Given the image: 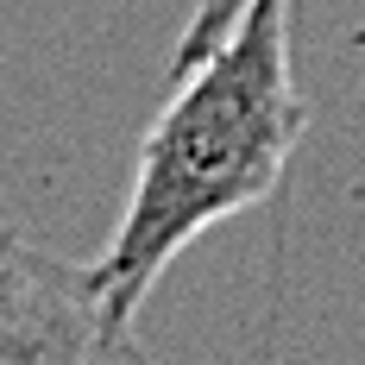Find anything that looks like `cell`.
<instances>
[{"label": "cell", "mask_w": 365, "mask_h": 365, "mask_svg": "<svg viewBox=\"0 0 365 365\" xmlns=\"http://www.w3.org/2000/svg\"><path fill=\"white\" fill-rule=\"evenodd\" d=\"M170 82L177 88L139 145L126 215L88 264L126 322L195 233L258 208L290 170L309 126L290 70V0H252L240 26Z\"/></svg>", "instance_id": "cell-1"}, {"label": "cell", "mask_w": 365, "mask_h": 365, "mask_svg": "<svg viewBox=\"0 0 365 365\" xmlns=\"http://www.w3.org/2000/svg\"><path fill=\"white\" fill-rule=\"evenodd\" d=\"M0 365H151L95 271L0 227Z\"/></svg>", "instance_id": "cell-2"}, {"label": "cell", "mask_w": 365, "mask_h": 365, "mask_svg": "<svg viewBox=\"0 0 365 365\" xmlns=\"http://www.w3.org/2000/svg\"><path fill=\"white\" fill-rule=\"evenodd\" d=\"M246 6H252V0H195V6H189V19H182V32H177V44H170V76L195 70L220 38L240 26V13H246Z\"/></svg>", "instance_id": "cell-3"}]
</instances>
